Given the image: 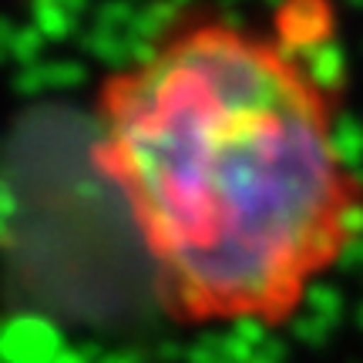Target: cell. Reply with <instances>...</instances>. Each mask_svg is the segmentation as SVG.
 <instances>
[{"mask_svg":"<svg viewBox=\"0 0 363 363\" xmlns=\"http://www.w3.org/2000/svg\"><path fill=\"white\" fill-rule=\"evenodd\" d=\"M91 162L182 326H283L363 235L337 101L276 27L185 11L94 91Z\"/></svg>","mask_w":363,"mask_h":363,"instance_id":"cell-1","label":"cell"}]
</instances>
